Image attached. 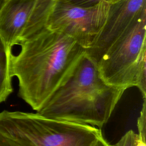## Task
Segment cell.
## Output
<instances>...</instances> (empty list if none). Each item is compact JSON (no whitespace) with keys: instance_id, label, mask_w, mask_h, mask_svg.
Segmentation results:
<instances>
[{"instance_id":"cell-17","label":"cell","mask_w":146,"mask_h":146,"mask_svg":"<svg viewBox=\"0 0 146 146\" xmlns=\"http://www.w3.org/2000/svg\"><path fill=\"white\" fill-rule=\"evenodd\" d=\"M5 1H6V0H0V10L2 9L3 5H4Z\"/></svg>"},{"instance_id":"cell-15","label":"cell","mask_w":146,"mask_h":146,"mask_svg":"<svg viewBox=\"0 0 146 146\" xmlns=\"http://www.w3.org/2000/svg\"><path fill=\"white\" fill-rule=\"evenodd\" d=\"M135 146H146L145 142H144L138 136L137 134L136 137L135 139Z\"/></svg>"},{"instance_id":"cell-16","label":"cell","mask_w":146,"mask_h":146,"mask_svg":"<svg viewBox=\"0 0 146 146\" xmlns=\"http://www.w3.org/2000/svg\"><path fill=\"white\" fill-rule=\"evenodd\" d=\"M104 1H107V2H108L110 4H111V3H115V2H117V1H120V0H104Z\"/></svg>"},{"instance_id":"cell-8","label":"cell","mask_w":146,"mask_h":146,"mask_svg":"<svg viewBox=\"0 0 146 146\" xmlns=\"http://www.w3.org/2000/svg\"><path fill=\"white\" fill-rule=\"evenodd\" d=\"M56 1V0H35L30 18L18 38L26 37L46 26Z\"/></svg>"},{"instance_id":"cell-9","label":"cell","mask_w":146,"mask_h":146,"mask_svg":"<svg viewBox=\"0 0 146 146\" xmlns=\"http://www.w3.org/2000/svg\"><path fill=\"white\" fill-rule=\"evenodd\" d=\"M12 78L10 72L9 48L5 47L0 38V103L6 101L13 92Z\"/></svg>"},{"instance_id":"cell-11","label":"cell","mask_w":146,"mask_h":146,"mask_svg":"<svg viewBox=\"0 0 146 146\" xmlns=\"http://www.w3.org/2000/svg\"><path fill=\"white\" fill-rule=\"evenodd\" d=\"M137 133L133 131L127 132L113 146H135Z\"/></svg>"},{"instance_id":"cell-6","label":"cell","mask_w":146,"mask_h":146,"mask_svg":"<svg viewBox=\"0 0 146 146\" xmlns=\"http://www.w3.org/2000/svg\"><path fill=\"white\" fill-rule=\"evenodd\" d=\"M110 5L107 18L99 36L93 46L85 51L97 63L146 9V0H120Z\"/></svg>"},{"instance_id":"cell-13","label":"cell","mask_w":146,"mask_h":146,"mask_svg":"<svg viewBox=\"0 0 146 146\" xmlns=\"http://www.w3.org/2000/svg\"><path fill=\"white\" fill-rule=\"evenodd\" d=\"M0 146H19L10 139L0 136Z\"/></svg>"},{"instance_id":"cell-7","label":"cell","mask_w":146,"mask_h":146,"mask_svg":"<svg viewBox=\"0 0 146 146\" xmlns=\"http://www.w3.org/2000/svg\"><path fill=\"white\" fill-rule=\"evenodd\" d=\"M35 2V0H6L0 10V38L7 49L23 31Z\"/></svg>"},{"instance_id":"cell-4","label":"cell","mask_w":146,"mask_h":146,"mask_svg":"<svg viewBox=\"0 0 146 146\" xmlns=\"http://www.w3.org/2000/svg\"><path fill=\"white\" fill-rule=\"evenodd\" d=\"M146 9L111 46L98 63L108 84L127 90L136 87L146 98Z\"/></svg>"},{"instance_id":"cell-3","label":"cell","mask_w":146,"mask_h":146,"mask_svg":"<svg viewBox=\"0 0 146 146\" xmlns=\"http://www.w3.org/2000/svg\"><path fill=\"white\" fill-rule=\"evenodd\" d=\"M102 135L98 127L37 112H0V136L19 146H95Z\"/></svg>"},{"instance_id":"cell-10","label":"cell","mask_w":146,"mask_h":146,"mask_svg":"<svg viewBox=\"0 0 146 146\" xmlns=\"http://www.w3.org/2000/svg\"><path fill=\"white\" fill-rule=\"evenodd\" d=\"M146 98L143 99L142 108L140 115L137 119V127L138 129V136L144 141L145 142V130H146Z\"/></svg>"},{"instance_id":"cell-14","label":"cell","mask_w":146,"mask_h":146,"mask_svg":"<svg viewBox=\"0 0 146 146\" xmlns=\"http://www.w3.org/2000/svg\"><path fill=\"white\" fill-rule=\"evenodd\" d=\"M95 146H113V145L110 144L103 137V135L99 138Z\"/></svg>"},{"instance_id":"cell-1","label":"cell","mask_w":146,"mask_h":146,"mask_svg":"<svg viewBox=\"0 0 146 146\" xmlns=\"http://www.w3.org/2000/svg\"><path fill=\"white\" fill-rule=\"evenodd\" d=\"M11 46L18 50L9 48L10 75L18 80V96L36 111L65 82L85 52L72 38L46 26Z\"/></svg>"},{"instance_id":"cell-12","label":"cell","mask_w":146,"mask_h":146,"mask_svg":"<svg viewBox=\"0 0 146 146\" xmlns=\"http://www.w3.org/2000/svg\"><path fill=\"white\" fill-rule=\"evenodd\" d=\"M66 1L78 6L89 7L95 5L103 0H65Z\"/></svg>"},{"instance_id":"cell-2","label":"cell","mask_w":146,"mask_h":146,"mask_svg":"<svg viewBox=\"0 0 146 146\" xmlns=\"http://www.w3.org/2000/svg\"><path fill=\"white\" fill-rule=\"evenodd\" d=\"M125 90L107 83L100 74L98 63L84 52L67 79L36 112L101 129Z\"/></svg>"},{"instance_id":"cell-5","label":"cell","mask_w":146,"mask_h":146,"mask_svg":"<svg viewBox=\"0 0 146 146\" xmlns=\"http://www.w3.org/2000/svg\"><path fill=\"white\" fill-rule=\"evenodd\" d=\"M110 6L104 0L89 7L56 0L46 26L69 36L87 51L99 36L107 18Z\"/></svg>"}]
</instances>
